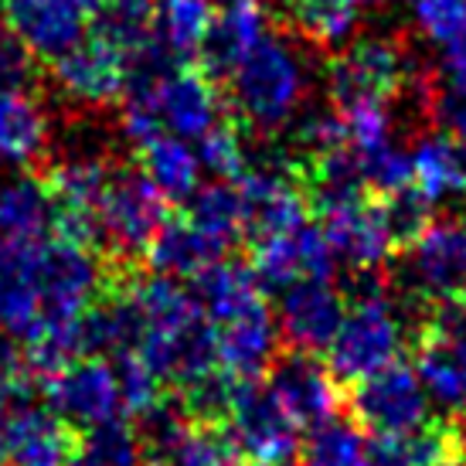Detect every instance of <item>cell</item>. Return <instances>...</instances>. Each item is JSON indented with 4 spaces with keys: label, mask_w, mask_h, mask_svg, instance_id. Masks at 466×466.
<instances>
[{
    "label": "cell",
    "mask_w": 466,
    "mask_h": 466,
    "mask_svg": "<svg viewBox=\"0 0 466 466\" xmlns=\"http://www.w3.org/2000/svg\"><path fill=\"white\" fill-rule=\"evenodd\" d=\"M248 248H252L248 269L262 289L279 293L299 279H334V248L327 246L324 232L310 221L297 232L256 238V242H248Z\"/></svg>",
    "instance_id": "5bb4252c"
},
{
    "label": "cell",
    "mask_w": 466,
    "mask_h": 466,
    "mask_svg": "<svg viewBox=\"0 0 466 466\" xmlns=\"http://www.w3.org/2000/svg\"><path fill=\"white\" fill-rule=\"evenodd\" d=\"M184 218L225 248H232L238 238H246V201H242V191L235 181L201 184L187 201Z\"/></svg>",
    "instance_id": "f546056e"
},
{
    "label": "cell",
    "mask_w": 466,
    "mask_h": 466,
    "mask_svg": "<svg viewBox=\"0 0 466 466\" xmlns=\"http://www.w3.org/2000/svg\"><path fill=\"white\" fill-rule=\"evenodd\" d=\"M221 4H228V0H221Z\"/></svg>",
    "instance_id": "60d3db41"
},
{
    "label": "cell",
    "mask_w": 466,
    "mask_h": 466,
    "mask_svg": "<svg viewBox=\"0 0 466 466\" xmlns=\"http://www.w3.org/2000/svg\"><path fill=\"white\" fill-rule=\"evenodd\" d=\"M415 371L429 399L466 419V297L436 303L415 340Z\"/></svg>",
    "instance_id": "52a82bcc"
},
{
    "label": "cell",
    "mask_w": 466,
    "mask_h": 466,
    "mask_svg": "<svg viewBox=\"0 0 466 466\" xmlns=\"http://www.w3.org/2000/svg\"><path fill=\"white\" fill-rule=\"evenodd\" d=\"M198 160H201V170H208L215 181H238L248 170L252 154L242 140V130L221 119L215 130L198 140Z\"/></svg>",
    "instance_id": "e575fe53"
},
{
    "label": "cell",
    "mask_w": 466,
    "mask_h": 466,
    "mask_svg": "<svg viewBox=\"0 0 466 466\" xmlns=\"http://www.w3.org/2000/svg\"><path fill=\"white\" fill-rule=\"evenodd\" d=\"M48 412L68 429L89 432L106 422H119L123 415V395L113 361L106 358H78L58 375H52L45 385Z\"/></svg>",
    "instance_id": "8fae6325"
},
{
    "label": "cell",
    "mask_w": 466,
    "mask_h": 466,
    "mask_svg": "<svg viewBox=\"0 0 466 466\" xmlns=\"http://www.w3.org/2000/svg\"><path fill=\"white\" fill-rule=\"evenodd\" d=\"M38 78V58L27 52L21 38L0 17V89L27 92Z\"/></svg>",
    "instance_id": "d590c367"
},
{
    "label": "cell",
    "mask_w": 466,
    "mask_h": 466,
    "mask_svg": "<svg viewBox=\"0 0 466 466\" xmlns=\"http://www.w3.org/2000/svg\"><path fill=\"white\" fill-rule=\"evenodd\" d=\"M225 422L242 460H248L252 466H286L299 456V446H303L299 426L262 378L235 381Z\"/></svg>",
    "instance_id": "8992f818"
},
{
    "label": "cell",
    "mask_w": 466,
    "mask_h": 466,
    "mask_svg": "<svg viewBox=\"0 0 466 466\" xmlns=\"http://www.w3.org/2000/svg\"><path fill=\"white\" fill-rule=\"evenodd\" d=\"M344 313V297L330 279H299L279 289L276 324L289 350L320 354L330 348Z\"/></svg>",
    "instance_id": "2e32d148"
},
{
    "label": "cell",
    "mask_w": 466,
    "mask_h": 466,
    "mask_svg": "<svg viewBox=\"0 0 466 466\" xmlns=\"http://www.w3.org/2000/svg\"><path fill=\"white\" fill-rule=\"evenodd\" d=\"M160 466H246V463H242V453H238V446H235L228 429L191 422V429L184 432L181 442L170 450L167 460Z\"/></svg>",
    "instance_id": "d6a6232c"
},
{
    "label": "cell",
    "mask_w": 466,
    "mask_h": 466,
    "mask_svg": "<svg viewBox=\"0 0 466 466\" xmlns=\"http://www.w3.org/2000/svg\"><path fill=\"white\" fill-rule=\"evenodd\" d=\"M89 21V0H4V25L38 62L52 66L86 41Z\"/></svg>",
    "instance_id": "4fadbf2b"
},
{
    "label": "cell",
    "mask_w": 466,
    "mask_h": 466,
    "mask_svg": "<svg viewBox=\"0 0 466 466\" xmlns=\"http://www.w3.org/2000/svg\"><path fill=\"white\" fill-rule=\"evenodd\" d=\"M143 96L154 103L164 130L181 140H201L205 133L218 127L225 113V96L205 68L177 66L157 82L154 92H143Z\"/></svg>",
    "instance_id": "9a60e30c"
},
{
    "label": "cell",
    "mask_w": 466,
    "mask_h": 466,
    "mask_svg": "<svg viewBox=\"0 0 466 466\" xmlns=\"http://www.w3.org/2000/svg\"><path fill=\"white\" fill-rule=\"evenodd\" d=\"M269 31V11L262 0H228L221 4L201 45V66L215 82H225L242 55Z\"/></svg>",
    "instance_id": "d6986e66"
},
{
    "label": "cell",
    "mask_w": 466,
    "mask_h": 466,
    "mask_svg": "<svg viewBox=\"0 0 466 466\" xmlns=\"http://www.w3.org/2000/svg\"><path fill=\"white\" fill-rule=\"evenodd\" d=\"M72 429L62 426L48 409H38L35 401L14 412L0 436V456L4 466H68L72 460Z\"/></svg>",
    "instance_id": "ffe728a7"
},
{
    "label": "cell",
    "mask_w": 466,
    "mask_h": 466,
    "mask_svg": "<svg viewBox=\"0 0 466 466\" xmlns=\"http://www.w3.org/2000/svg\"><path fill=\"white\" fill-rule=\"evenodd\" d=\"M348 4H354V7H371V4H381V0H348Z\"/></svg>",
    "instance_id": "f35d334b"
},
{
    "label": "cell",
    "mask_w": 466,
    "mask_h": 466,
    "mask_svg": "<svg viewBox=\"0 0 466 466\" xmlns=\"http://www.w3.org/2000/svg\"><path fill=\"white\" fill-rule=\"evenodd\" d=\"M272 395L283 401V409L293 415L299 429L320 426L327 419L340 415L344 409V385L330 375V368L320 354L286 348L269 368Z\"/></svg>",
    "instance_id": "7c38bea8"
},
{
    "label": "cell",
    "mask_w": 466,
    "mask_h": 466,
    "mask_svg": "<svg viewBox=\"0 0 466 466\" xmlns=\"http://www.w3.org/2000/svg\"><path fill=\"white\" fill-rule=\"evenodd\" d=\"M215 334H218L221 371L232 375L235 381L259 378L262 371H269L272 361L283 354L279 324H276V313L266 307V299L256 303L252 310L232 317L228 324H218Z\"/></svg>",
    "instance_id": "ac0fdd59"
},
{
    "label": "cell",
    "mask_w": 466,
    "mask_h": 466,
    "mask_svg": "<svg viewBox=\"0 0 466 466\" xmlns=\"http://www.w3.org/2000/svg\"><path fill=\"white\" fill-rule=\"evenodd\" d=\"M228 256V248L205 235L198 225L187 218H167L164 228L154 235V242L147 248L150 269L170 279H195L208 266H215Z\"/></svg>",
    "instance_id": "7402d4cb"
},
{
    "label": "cell",
    "mask_w": 466,
    "mask_h": 466,
    "mask_svg": "<svg viewBox=\"0 0 466 466\" xmlns=\"http://www.w3.org/2000/svg\"><path fill=\"white\" fill-rule=\"evenodd\" d=\"M415 25L442 58L466 55V0H415Z\"/></svg>",
    "instance_id": "836d02e7"
},
{
    "label": "cell",
    "mask_w": 466,
    "mask_h": 466,
    "mask_svg": "<svg viewBox=\"0 0 466 466\" xmlns=\"http://www.w3.org/2000/svg\"><path fill=\"white\" fill-rule=\"evenodd\" d=\"M143 460L147 453H143L137 429L119 419V422H106V426L76 436L68 466H147Z\"/></svg>",
    "instance_id": "1f68e13d"
},
{
    "label": "cell",
    "mask_w": 466,
    "mask_h": 466,
    "mask_svg": "<svg viewBox=\"0 0 466 466\" xmlns=\"http://www.w3.org/2000/svg\"><path fill=\"white\" fill-rule=\"evenodd\" d=\"M401 344H405V320L395 299L381 297L350 303L330 348L324 350V361L340 385H358L361 378L399 361Z\"/></svg>",
    "instance_id": "277c9868"
},
{
    "label": "cell",
    "mask_w": 466,
    "mask_h": 466,
    "mask_svg": "<svg viewBox=\"0 0 466 466\" xmlns=\"http://www.w3.org/2000/svg\"><path fill=\"white\" fill-rule=\"evenodd\" d=\"M137 154L143 160V174L154 181V187L167 201L187 205L191 195L201 187V160H198V150H191L187 140H181V137L160 133L157 140L140 147Z\"/></svg>",
    "instance_id": "4316f807"
},
{
    "label": "cell",
    "mask_w": 466,
    "mask_h": 466,
    "mask_svg": "<svg viewBox=\"0 0 466 466\" xmlns=\"http://www.w3.org/2000/svg\"><path fill=\"white\" fill-rule=\"evenodd\" d=\"M412 82L405 45L381 35L350 41L327 62V92L334 106L391 103Z\"/></svg>",
    "instance_id": "5b68a950"
},
{
    "label": "cell",
    "mask_w": 466,
    "mask_h": 466,
    "mask_svg": "<svg viewBox=\"0 0 466 466\" xmlns=\"http://www.w3.org/2000/svg\"><path fill=\"white\" fill-rule=\"evenodd\" d=\"M405 279L429 307L466 297V218L442 215L405 242Z\"/></svg>",
    "instance_id": "9c48e42d"
},
{
    "label": "cell",
    "mask_w": 466,
    "mask_h": 466,
    "mask_svg": "<svg viewBox=\"0 0 466 466\" xmlns=\"http://www.w3.org/2000/svg\"><path fill=\"white\" fill-rule=\"evenodd\" d=\"M286 25L313 48H340L354 38L361 14L348 0H279Z\"/></svg>",
    "instance_id": "f1b7e54d"
},
{
    "label": "cell",
    "mask_w": 466,
    "mask_h": 466,
    "mask_svg": "<svg viewBox=\"0 0 466 466\" xmlns=\"http://www.w3.org/2000/svg\"><path fill=\"white\" fill-rule=\"evenodd\" d=\"M211 21V0H154V41L177 66L201 55Z\"/></svg>",
    "instance_id": "83f0119b"
},
{
    "label": "cell",
    "mask_w": 466,
    "mask_h": 466,
    "mask_svg": "<svg viewBox=\"0 0 466 466\" xmlns=\"http://www.w3.org/2000/svg\"><path fill=\"white\" fill-rule=\"evenodd\" d=\"M307 62L297 52V45L279 31H266L225 76V99L256 133H276L286 123H293L297 109L307 99Z\"/></svg>",
    "instance_id": "6da1fadb"
},
{
    "label": "cell",
    "mask_w": 466,
    "mask_h": 466,
    "mask_svg": "<svg viewBox=\"0 0 466 466\" xmlns=\"http://www.w3.org/2000/svg\"><path fill=\"white\" fill-rule=\"evenodd\" d=\"M195 303L198 310L208 317V324L218 327L228 324L232 317L252 310L256 303H262V286L256 283V276L246 262L221 259L215 266H208L201 276H195Z\"/></svg>",
    "instance_id": "cb8c5ba5"
},
{
    "label": "cell",
    "mask_w": 466,
    "mask_h": 466,
    "mask_svg": "<svg viewBox=\"0 0 466 466\" xmlns=\"http://www.w3.org/2000/svg\"><path fill=\"white\" fill-rule=\"evenodd\" d=\"M440 466H466V456H456V460H446V463Z\"/></svg>",
    "instance_id": "ab89813d"
},
{
    "label": "cell",
    "mask_w": 466,
    "mask_h": 466,
    "mask_svg": "<svg viewBox=\"0 0 466 466\" xmlns=\"http://www.w3.org/2000/svg\"><path fill=\"white\" fill-rule=\"evenodd\" d=\"M409 157H412V187L429 205L463 195V154H460V143L446 130L440 127L426 130L415 140Z\"/></svg>",
    "instance_id": "d4e9b609"
},
{
    "label": "cell",
    "mask_w": 466,
    "mask_h": 466,
    "mask_svg": "<svg viewBox=\"0 0 466 466\" xmlns=\"http://www.w3.org/2000/svg\"><path fill=\"white\" fill-rule=\"evenodd\" d=\"M299 460L303 466H368V436L350 415H334L310 429Z\"/></svg>",
    "instance_id": "4dcf8cb0"
},
{
    "label": "cell",
    "mask_w": 466,
    "mask_h": 466,
    "mask_svg": "<svg viewBox=\"0 0 466 466\" xmlns=\"http://www.w3.org/2000/svg\"><path fill=\"white\" fill-rule=\"evenodd\" d=\"M55 86L78 109H109L127 96V58L103 38H86L52 68Z\"/></svg>",
    "instance_id": "e0dca14e"
},
{
    "label": "cell",
    "mask_w": 466,
    "mask_h": 466,
    "mask_svg": "<svg viewBox=\"0 0 466 466\" xmlns=\"http://www.w3.org/2000/svg\"><path fill=\"white\" fill-rule=\"evenodd\" d=\"M456 456H466V436L436 419L399 436H368V466H440Z\"/></svg>",
    "instance_id": "603a6c76"
},
{
    "label": "cell",
    "mask_w": 466,
    "mask_h": 466,
    "mask_svg": "<svg viewBox=\"0 0 466 466\" xmlns=\"http://www.w3.org/2000/svg\"><path fill=\"white\" fill-rule=\"evenodd\" d=\"M460 154H463V195H466V140L460 143Z\"/></svg>",
    "instance_id": "74e56055"
},
{
    "label": "cell",
    "mask_w": 466,
    "mask_h": 466,
    "mask_svg": "<svg viewBox=\"0 0 466 466\" xmlns=\"http://www.w3.org/2000/svg\"><path fill=\"white\" fill-rule=\"evenodd\" d=\"M0 232L27 242H48L55 232V201L41 177L0 181Z\"/></svg>",
    "instance_id": "484cf974"
},
{
    "label": "cell",
    "mask_w": 466,
    "mask_h": 466,
    "mask_svg": "<svg viewBox=\"0 0 466 466\" xmlns=\"http://www.w3.org/2000/svg\"><path fill=\"white\" fill-rule=\"evenodd\" d=\"M17 364V358H14L11 350L4 348V340H0V371H7V368H14Z\"/></svg>",
    "instance_id": "8d00e7d4"
},
{
    "label": "cell",
    "mask_w": 466,
    "mask_h": 466,
    "mask_svg": "<svg viewBox=\"0 0 466 466\" xmlns=\"http://www.w3.org/2000/svg\"><path fill=\"white\" fill-rule=\"evenodd\" d=\"M348 412L368 436H399L432 422L429 399L422 378L412 364H389L375 375L361 378L344 395Z\"/></svg>",
    "instance_id": "ba28073f"
},
{
    "label": "cell",
    "mask_w": 466,
    "mask_h": 466,
    "mask_svg": "<svg viewBox=\"0 0 466 466\" xmlns=\"http://www.w3.org/2000/svg\"><path fill=\"white\" fill-rule=\"evenodd\" d=\"M96 218H99V248H106L116 266L130 269V262L147 256L154 235L164 228L167 198L157 191L143 167L113 164Z\"/></svg>",
    "instance_id": "7a4b0ae2"
},
{
    "label": "cell",
    "mask_w": 466,
    "mask_h": 466,
    "mask_svg": "<svg viewBox=\"0 0 466 466\" xmlns=\"http://www.w3.org/2000/svg\"><path fill=\"white\" fill-rule=\"evenodd\" d=\"M52 119L31 92L0 89V164L35 167L48 157Z\"/></svg>",
    "instance_id": "44dd1931"
},
{
    "label": "cell",
    "mask_w": 466,
    "mask_h": 466,
    "mask_svg": "<svg viewBox=\"0 0 466 466\" xmlns=\"http://www.w3.org/2000/svg\"><path fill=\"white\" fill-rule=\"evenodd\" d=\"M320 232L327 246L334 248L337 262H348L350 269H381L399 252V238L391 228L381 198L354 195L344 201L317 208Z\"/></svg>",
    "instance_id": "30bf717a"
},
{
    "label": "cell",
    "mask_w": 466,
    "mask_h": 466,
    "mask_svg": "<svg viewBox=\"0 0 466 466\" xmlns=\"http://www.w3.org/2000/svg\"><path fill=\"white\" fill-rule=\"evenodd\" d=\"M106 289V262L89 246L68 238H48L35 266V297L45 320V334L66 330L89 310Z\"/></svg>",
    "instance_id": "3957f363"
}]
</instances>
